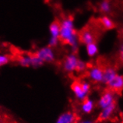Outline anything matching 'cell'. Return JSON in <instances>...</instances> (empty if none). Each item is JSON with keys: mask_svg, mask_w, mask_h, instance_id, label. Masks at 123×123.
Wrapping results in <instances>:
<instances>
[{"mask_svg": "<svg viewBox=\"0 0 123 123\" xmlns=\"http://www.w3.org/2000/svg\"><path fill=\"white\" fill-rule=\"evenodd\" d=\"M116 108H117V102L112 104L111 105H110V106L107 108L102 109L98 116L97 121L99 122H102L109 120L113 115V113H115Z\"/></svg>", "mask_w": 123, "mask_h": 123, "instance_id": "11", "label": "cell"}, {"mask_svg": "<svg viewBox=\"0 0 123 123\" xmlns=\"http://www.w3.org/2000/svg\"><path fill=\"white\" fill-rule=\"evenodd\" d=\"M81 102L82 103H81L80 110L82 113H83L84 114H90L93 112L96 105L95 102L93 99L87 97V99H85Z\"/></svg>", "mask_w": 123, "mask_h": 123, "instance_id": "13", "label": "cell"}, {"mask_svg": "<svg viewBox=\"0 0 123 123\" xmlns=\"http://www.w3.org/2000/svg\"><path fill=\"white\" fill-rule=\"evenodd\" d=\"M80 41L82 42V44L87 45L94 42V37L93 33L90 31H84L80 36Z\"/></svg>", "mask_w": 123, "mask_h": 123, "instance_id": "14", "label": "cell"}, {"mask_svg": "<svg viewBox=\"0 0 123 123\" xmlns=\"http://www.w3.org/2000/svg\"><path fill=\"white\" fill-rule=\"evenodd\" d=\"M87 77L91 82L94 84H102L103 68L99 66H93L87 70Z\"/></svg>", "mask_w": 123, "mask_h": 123, "instance_id": "6", "label": "cell"}, {"mask_svg": "<svg viewBox=\"0 0 123 123\" xmlns=\"http://www.w3.org/2000/svg\"><path fill=\"white\" fill-rule=\"evenodd\" d=\"M79 120L77 113L73 111H66L58 117L55 123H76Z\"/></svg>", "mask_w": 123, "mask_h": 123, "instance_id": "10", "label": "cell"}, {"mask_svg": "<svg viewBox=\"0 0 123 123\" xmlns=\"http://www.w3.org/2000/svg\"><path fill=\"white\" fill-rule=\"evenodd\" d=\"M11 61V57L7 54H0V68L7 65Z\"/></svg>", "mask_w": 123, "mask_h": 123, "instance_id": "19", "label": "cell"}, {"mask_svg": "<svg viewBox=\"0 0 123 123\" xmlns=\"http://www.w3.org/2000/svg\"><path fill=\"white\" fill-rule=\"evenodd\" d=\"M106 86L107 89L116 94L121 93L123 91V75L118 74Z\"/></svg>", "mask_w": 123, "mask_h": 123, "instance_id": "8", "label": "cell"}, {"mask_svg": "<svg viewBox=\"0 0 123 123\" xmlns=\"http://www.w3.org/2000/svg\"><path fill=\"white\" fill-rule=\"evenodd\" d=\"M17 62L20 66L28 68H39L41 67L44 62L36 55L34 54H22L18 57Z\"/></svg>", "mask_w": 123, "mask_h": 123, "instance_id": "2", "label": "cell"}, {"mask_svg": "<svg viewBox=\"0 0 123 123\" xmlns=\"http://www.w3.org/2000/svg\"><path fill=\"white\" fill-rule=\"evenodd\" d=\"M119 59L121 62L123 64V43L120 45L119 50Z\"/></svg>", "mask_w": 123, "mask_h": 123, "instance_id": "20", "label": "cell"}, {"mask_svg": "<svg viewBox=\"0 0 123 123\" xmlns=\"http://www.w3.org/2000/svg\"><path fill=\"white\" fill-rule=\"evenodd\" d=\"M87 70V63L85 61L80 59H79L78 63H77V66H76V72L79 73V74H82L84 72H86Z\"/></svg>", "mask_w": 123, "mask_h": 123, "instance_id": "18", "label": "cell"}, {"mask_svg": "<svg viewBox=\"0 0 123 123\" xmlns=\"http://www.w3.org/2000/svg\"><path fill=\"white\" fill-rule=\"evenodd\" d=\"M35 55L38 56L44 63H52L56 59V54L54 48L50 46H45L38 49Z\"/></svg>", "mask_w": 123, "mask_h": 123, "instance_id": "4", "label": "cell"}, {"mask_svg": "<svg viewBox=\"0 0 123 123\" xmlns=\"http://www.w3.org/2000/svg\"><path fill=\"white\" fill-rule=\"evenodd\" d=\"M71 88L77 100L82 102L88 97L89 94L83 90L80 80H74L71 85Z\"/></svg>", "mask_w": 123, "mask_h": 123, "instance_id": "9", "label": "cell"}, {"mask_svg": "<svg viewBox=\"0 0 123 123\" xmlns=\"http://www.w3.org/2000/svg\"><path fill=\"white\" fill-rule=\"evenodd\" d=\"M99 9L104 13H108L111 10L110 2L108 1V0H103V1H102L99 4Z\"/></svg>", "mask_w": 123, "mask_h": 123, "instance_id": "17", "label": "cell"}, {"mask_svg": "<svg viewBox=\"0 0 123 123\" xmlns=\"http://www.w3.org/2000/svg\"><path fill=\"white\" fill-rule=\"evenodd\" d=\"M76 123H95L91 119H82V120H78Z\"/></svg>", "mask_w": 123, "mask_h": 123, "instance_id": "21", "label": "cell"}, {"mask_svg": "<svg viewBox=\"0 0 123 123\" xmlns=\"http://www.w3.org/2000/svg\"><path fill=\"white\" fill-rule=\"evenodd\" d=\"M60 25V40L65 45L71 48L75 53L79 47V37L76 33L74 22L71 18H65L59 22Z\"/></svg>", "mask_w": 123, "mask_h": 123, "instance_id": "1", "label": "cell"}, {"mask_svg": "<svg viewBox=\"0 0 123 123\" xmlns=\"http://www.w3.org/2000/svg\"><path fill=\"white\" fill-rule=\"evenodd\" d=\"M100 21H101V24L102 25V26L105 29L111 30V29L114 28L113 22L112 21L111 19H110L109 17H108L106 16H102L101 18V19H100Z\"/></svg>", "mask_w": 123, "mask_h": 123, "instance_id": "16", "label": "cell"}, {"mask_svg": "<svg viewBox=\"0 0 123 123\" xmlns=\"http://www.w3.org/2000/svg\"><path fill=\"white\" fill-rule=\"evenodd\" d=\"M86 52H87V56L91 58L96 56L98 54V52H99V48H98L97 45H96L95 42L89 44V45H86Z\"/></svg>", "mask_w": 123, "mask_h": 123, "instance_id": "15", "label": "cell"}, {"mask_svg": "<svg viewBox=\"0 0 123 123\" xmlns=\"http://www.w3.org/2000/svg\"><path fill=\"white\" fill-rule=\"evenodd\" d=\"M78 61L79 58L75 53H72V54L67 55L62 62L63 71L67 74H72L76 72Z\"/></svg>", "mask_w": 123, "mask_h": 123, "instance_id": "7", "label": "cell"}, {"mask_svg": "<svg viewBox=\"0 0 123 123\" xmlns=\"http://www.w3.org/2000/svg\"><path fill=\"white\" fill-rule=\"evenodd\" d=\"M116 102H117L116 93L107 89L100 95L97 102H96V105H97V107L100 110H102Z\"/></svg>", "mask_w": 123, "mask_h": 123, "instance_id": "3", "label": "cell"}, {"mask_svg": "<svg viewBox=\"0 0 123 123\" xmlns=\"http://www.w3.org/2000/svg\"><path fill=\"white\" fill-rule=\"evenodd\" d=\"M50 37L48 39V46L55 48L60 41V25L58 22H53L49 26Z\"/></svg>", "mask_w": 123, "mask_h": 123, "instance_id": "5", "label": "cell"}, {"mask_svg": "<svg viewBox=\"0 0 123 123\" xmlns=\"http://www.w3.org/2000/svg\"><path fill=\"white\" fill-rule=\"evenodd\" d=\"M118 74L117 71L113 67H106L103 68V81L102 85H107Z\"/></svg>", "mask_w": 123, "mask_h": 123, "instance_id": "12", "label": "cell"}]
</instances>
